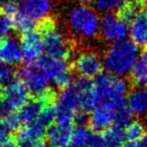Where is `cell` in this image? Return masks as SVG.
<instances>
[{"mask_svg":"<svg viewBox=\"0 0 147 147\" xmlns=\"http://www.w3.org/2000/svg\"><path fill=\"white\" fill-rule=\"evenodd\" d=\"M57 107L75 113L81 111L82 109V97L81 93L75 85H71L67 88L61 90L57 100Z\"/></svg>","mask_w":147,"mask_h":147,"instance_id":"e0dca14e","label":"cell"},{"mask_svg":"<svg viewBox=\"0 0 147 147\" xmlns=\"http://www.w3.org/2000/svg\"><path fill=\"white\" fill-rule=\"evenodd\" d=\"M22 61L20 43L12 37H4L0 40V61L7 65H16Z\"/></svg>","mask_w":147,"mask_h":147,"instance_id":"5bb4252c","label":"cell"},{"mask_svg":"<svg viewBox=\"0 0 147 147\" xmlns=\"http://www.w3.org/2000/svg\"><path fill=\"white\" fill-rule=\"evenodd\" d=\"M93 83L101 103L109 102L115 109L125 105L128 84L123 78L112 76L108 73H101Z\"/></svg>","mask_w":147,"mask_h":147,"instance_id":"3957f363","label":"cell"},{"mask_svg":"<svg viewBox=\"0 0 147 147\" xmlns=\"http://www.w3.org/2000/svg\"><path fill=\"white\" fill-rule=\"evenodd\" d=\"M19 8L20 6H19L18 0H6L2 4H0V11L10 18H12L18 12Z\"/></svg>","mask_w":147,"mask_h":147,"instance_id":"f546056e","label":"cell"},{"mask_svg":"<svg viewBox=\"0 0 147 147\" xmlns=\"http://www.w3.org/2000/svg\"><path fill=\"white\" fill-rule=\"evenodd\" d=\"M89 133L90 132L86 127H77L76 129H73L69 147H85Z\"/></svg>","mask_w":147,"mask_h":147,"instance_id":"83f0119b","label":"cell"},{"mask_svg":"<svg viewBox=\"0 0 147 147\" xmlns=\"http://www.w3.org/2000/svg\"><path fill=\"white\" fill-rule=\"evenodd\" d=\"M145 127L139 121H132L128 126L126 127L125 135L129 141H137L140 140L142 136L145 134Z\"/></svg>","mask_w":147,"mask_h":147,"instance_id":"4316f807","label":"cell"},{"mask_svg":"<svg viewBox=\"0 0 147 147\" xmlns=\"http://www.w3.org/2000/svg\"><path fill=\"white\" fill-rule=\"evenodd\" d=\"M85 147H106L103 135L99 132L89 133Z\"/></svg>","mask_w":147,"mask_h":147,"instance_id":"d6a6232c","label":"cell"},{"mask_svg":"<svg viewBox=\"0 0 147 147\" xmlns=\"http://www.w3.org/2000/svg\"><path fill=\"white\" fill-rule=\"evenodd\" d=\"M74 67L81 77L92 79L102 73L104 65L100 55L93 51L81 53L75 59Z\"/></svg>","mask_w":147,"mask_h":147,"instance_id":"ba28073f","label":"cell"},{"mask_svg":"<svg viewBox=\"0 0 147 147\" xmlns=\"http://www.w3.org/2000/svg\"><path fill=\"white\" fill-rule=\"evenodd\" d=\"M73 122H75L77 127H85L89 123V118L84 111H79L75 114Z\"/></svg>","mask_w":147,"mask_h":147,"instance_id":"836d02e7","label":"cell"},{"mask_svg":"<svg viewBox=\"0 0 147 147\" xmlns=\"http://www.w3.org/2000/svg\"><path fill=\"white\" fill-rule=\"evenodd\" d=\"M35 65L45 73L47 79L51 82L55 78L61 76V74L69 71V63H67V59H57V57H49V55L41 57L35 63Z\"/></svg>","mask_w":147,"mask_h":147,"instance_id":"2e32d148","label":"cell"},{"mask_svg":"<svg viewBox=\"0 0 147 147\" xmlns=\"http://www.w3.org/2000/svg\"><path fill=\"white\" fill-rule=\"evenodd\" d=\"M1 63H1V61H0V65H1Z\"/></svg>","mask_w":147,"mask_h":147,"instance_id":"7bdbcfd3","label":"cell"},{"mask_svg":"<svg viewBox=\"0 0 147 147\" xmlns=\"http://www.w3.org/2000/svg\"><path fill=\"white\" fill-rule=\"evenodd\" d=\"M12 23L15 30L23 34L25 32L33 30L36 22L33 19H31L28 15L25 14L23 11H21L20 8H19L18 12L12 17Z\"/></svg>","mask_w":147,"mask_h":147,"instance_id":"603a6c76","label":"cell"},{"mask_svg":"<svg viewBox=\"0 0 147 147\" xmlns=\"http://www.w3.org/2000/svg\"><path fill=\"white\" fill-rule=\"evenodd\" d=\"M45 128L38 123H32L23 126L16 133L15 145L17 147H32L37 141L42 140Z\"/></svg>","mask_w":147,"mask_h":147,"instance_id":"4fadbf2b","label":"cell"},{"mask_svg":"<svg viewBox=\"0 0 147 147\" xmlns=\"http://www.w3.org/2000/svg\"><path fill=\"white\" fill-rule=\"evenodd\" d=\"M73 133L71 125L53 124L47 130V145L51 147H69Z\"/></svg>","mask_w":147,"mask_h":147,"instance_id":"9a60e30c","label":"cell"},{"mask_svg":"<svg viewBox=\"0 0 147 147\" xmlns=\"http://www.w3.org/2000/svg\"><path fill=\"white\" fill-rule=\"evenodd\" d=\"M128 108L139 117H147V87L137 86L127 96Z\"/></svg>","mask_w":147,"mask_h":147,"instance_id":"ac0fdd59","label":"cell"},{"mask_svg":"<svg viewBox=\"0 0 147 147\" xmlns=\"http://www.w3.org/2000/svg\"><path fill=\"white\" fill-rule=\"evenodd\" d=\"M3 147H17V146L15 145L14 142H12L11 140H9L8 142H6L4 145H3Z\"/></svg>","mask_w":147,"mask_h":147,"instance_id":"f35d334b","label":"cell"},{"mask_svg":"<svg viewBox=\"0 0 147 147\" xmlns=\"http://www.w3.org/2000/svg\"><path fill=\"white\" fill-rule=\"evenodd\" d=\"M79 1L82 3H90V2H94L95 0H79Z\"/></svg>","mask_w":147,"mask_h":147,"instance_id":"ab89813d","label":"cell"},{"mask_svg":"<svg viewBox=\"0 0 147 147\" xmlns=\"http://www.w3.org/2000/svg\"><path fill=\"white\" fill-rule=\"evenodd\" d=\"M22 53V59L26 65H34L45 51L43 49L42 36L39 31L31 30L22 34L19 41Z\"/></svg>","mask_w":147,"mask_h":147,"instance_id":"52a82bcc","label":"cell"},{"mask_svg":"<svg viewBox=\"0 0 147 147\" xmlns=\"http://www.w3.org/2000/svg\"><path fill=\"white\" fill-rule=\"evenodd\" d=\"M133 121V113L130 111L128 107L124 106L115 109L114 114V123L116 126L121 128H126Z\"/></svg>","mask_w":147,"mask_h":147,"instance_id":"d4e9b609","label":"cell"},{"mask_svg":"<svg viewBox=\"0 0 147 147\" xmlns=\"http://www.w3.org/2000/svg\"><path fill=\"white\" fill-rule=\"evenodd\" d=\"M138 55L139 47L131 40L124 39L112 43L107 49L103 59V65L108 74L122 78L130 74Z\"/></svg>","mask_w":147,"mask_h":147,"instance_id":"6da1fadb","label":"cell"},{"mask_svg":"<svg viewBox=\"0 0 147 147\" xmlns=\"http://www.w3.org/2000/svg\"><path fill=\"white\" fill-rule=\"evenodd\" d=\"M0 147H3V144H0Z\"/></svg>","mask_w":147,"mask_h":147,"instance_id":"b9f144b4","label":"cell"},{"mask_svg":"<svg viewBox=\"0 0 147 147\" xmlns=\"http://www.w3.org/2000/svg\"><path fill=\"white\" fill-rule=\"evenodd\" d=\"M40 33L42 36L43 49L47 55L63 59L69 57L71 53L69 42L55 21L49 18L42 21Z\"/></svg>","mask_w":147,"mask_h":147,"instance_id":"277c9868","label":"cell"},{"mask_svg":"<svg viewBox=\"0 0 147 147\" xmlns=\"http://www.w3.org/2000/svg\"><path fill=\"white\" fill-rule=\"evenodd\" d=\"M143 7V4L140 2V0H132V1H127L122 8L119 9L118 16L121 20H123L127 25L139 14Z\"/></svg>","mask_w":147,"mask_h":147,"instance_id":"7402d4cb","label":"cell"},{"mask_svg":"<svg viewBox=\"0 0 147 147\" xmlns=\"http://www.w3.org/2000/svg\"><path fill=\"white\" fill-rule=\"evenodd\" d=\"M29 91L20 80H12L4 86L2 98L10 105L13 111L21 109L29 101Z\"/></svg>","mask_w":147,"mask_h":147,"instance_id":"9c48e42d","label":"cell"},{"mask_svg":"<svg viewBox=\"0 0 147 147\" xmlns=\"http://www.w3.org/2000/svg\"><path fill=\"white\" fill-rule=\"evenodd\" d=\"M9 140H10L9 139V131L5 128L3 123L0 121V144L4 145Z\"/></svg>","mask_w":147,"mask_h":147,"instance_id":"e575fe53","label":"cell"},{"mask_svg":"<svg viewBox=\"0 0 147 147\" xmlns=\"http://www.w3.org/2000/svg\"><path fill=\"white\" fill-rule=\"evenodd\" d=\"M99 32L108 42H118L126 39L128 35V25L113 12L105 13L100 18Z\"/></svg>","mask_w":147,"mask_h":147,"instance_id":"8992f818","label":"cell"},{"mask_svg":"<svg viewBox=\"0 0 147 147\" xmlns=\"http://www.w3.org/2000/svg\"><path fill=\"white\" fill-rule=\"evenodd\" d=\"M32 147H49V146H47V144L45 142V141H43V139H42V140L37 141V142L35 143Z\"/></svg>","mask_w":147,"mask_h":147,"instance_id":"74e56055","label":"cell"},{"mask_svg":"<svg viewBox=\"0 0 147 147\" xmlns=\"http://www.w3.org/2000/svg\"><path fill=\"white\" fill-rule=\"evenodd\" d=\"M122 147H141L137 141H129L127 143H124Z\"/></svg>","mask_w":147,"mask_h":147,"instance_id":"d590c367","label":"cell"},{"mask_svg":"<svg viewBox=\"0 0 147 147\" xmlns=\"http://www.w3.org/2000/svg\"><path fill=\"white\" fill-rule=\"evenodd\" d=\"M89 124L95 132L105 131L114 122L115 108L111 103L102 102L91 111Z\"/></svg>","mask_w":147,"mask_h":147,"instance_id":"30bf717a","label":"cell"},{"mask_svg":"<svg viewBox=\"0 0 147 147\" xmlns=\"http://www.w3.org/2000/svg\"><path fill=\"white\" fill-rule=\"evenodd\" d=\"M13 28L12 18L0 11V40L10 33Z\"/></svg>","mask_w":147,"mask_h":147,"instance_id":"4dcf8cb0","label":"cell"},{"mask_svg":"<svg viewBox=\"0 0 147 147\" xmlns=\"http://www.w3.org/2000/svg\"><path fill=\"white\" fill-rule=\"evenodd\" d=\"M128 25L130 40L138 47H147V9L143 8Z\"/></svg>","mask_w":147,"mask_h":147,"instance_id":"7c38bea8","label":"cell"},{"mask_svg":"<svg viewBox=\"0 0 147 147\" xmlns=\"http://www.w3.org/2000/svg\"><path fill=\"white\" fill-rule=\"evenodd\" d=\"M20 10L28 15L31 19L37 21H45L49 18L51 12V0H20Z\"/></svg>","mask_w":147,"mask_h":147,"instance_id":"8fae6325","label":"cell"},{"mask_svg":"<svg viewBox=\"0 0 147 147\" xmlns=\"http://www.w3.org/2000/svg\"><path fill=\"white\" fill-rule=\"evenodd\" d=\"M55 120V105L53 104V101H47L45 103L41 109L39 116L37 118L36 123L47 128L53 125V121Z\"/></svg>","mask_w":147,"mask_h":147,"instance_id":"cb8c5ba5","label":"cell"},{"mask_svg":"<svg viewBox=\"0 0 147 147\" xmlns=\"http://www.w3.org/2000/svg\"><path fill=\"white\" fill-rule=\"evenodd\" d=\"M128 0H95V5L99 11L104 13H112L118 11L125 5Z\"/></svg>","mask_w":147,"mask_h":147,"instance_id":"484cf974","label":"cell"},{"mask_svg":"<svg viewBox=\"0 0 147 147\" xmlns=\"http://www.w3.org/2000/svg\"><path fill=\"white\" fill-rule=\"evenodd\" d=\"M67 23L74 34L86 40L95 38L100 29V17L88 5L74 7L67 14Z\"/></svg>","mask_w":147,"mask_h":147,"instance_id":"7a4b0ae2","label":"cell"},{"mask_svg":"<svg viewBox=\"0 0 147 147\" xmlns=\"http://www.w3.org/2000/svg\"><path fill=\"white\" fill-rule=\"evenodd\" d=\"M19 80L23 83L29 93H32L35 98L55 99V94L49 90V82L42 71L36 65H27L18 71Z\"/></svg>","mask_w":147,"mask_h":147,"instance_id":"5b68a950","label":"cell"},{"mask_svg":"<svg viewBox=\"0 0 147 147\" xmlns=\"http://www.w3.org/2000/svg\"><path fill=\"white\" fill-rule=\"evenodd\" d=\"M2 123L8 131L19 130L23 125L20 116H19V113L17 112H13L11 114L7 115L6 117H4Z\"/></svg>","mask_w":147,"mask_h":147,"instance_id":"f1b7e54d","label":"cell"},{"mask_svg":"<svg viewBox=\"0 0 147 147\" xmlns=\"http://www.w3.org/2000/svg\"><path fill=\"white\" fill-rule=\"evenodd\" d=\"M130 74L135 85L139 87H147V49L139 53Z\"/></svg>","mask_w":147,"mask_h":147,"instance_id":"ffe728a7","label":"cell"},{"mask_svg":"<svg viewBox=\"0 0 147 147\" xmlns=\"http://www.w3.org/2000/svg\"><path fill=\"white\" fill-rule=\"evenodd\" d=\"M141 147H147V132H145V134L142 136V138L140 139V142H139Z\"/></svg>","mask_w":147,"mask_h":147,"instance_id":"8d00e7d4","label":"cell"},{"mask_svg":"<svg viewBox=\"0 0 147 147\" xmlns=\"http://www.w3.org/2000/svg\"><path fill=\"white\" fill-rule=\"evenodd\" d=\"M140 2L142 3L143 5H146L147 6V0H140Z\"/></svg>","mask_w":147,"mask_h":147,"instance_id":"60d3db41","label":"cell"},{"mask_svg":"<svg viewBox=\"0 0 147 147\" xmlns=\"http://www.w3.org/2000/svg\"><path fill=\"white\" fill-rule=\"evenodd\" d=\"M73 82H74V76L73 74L71 73V71H67L65 73L61 74V76H59L57 78H55L53 81V83L55 85V87L61 89V90L65 88H67L71 85H73Z\"/></svg>","mask_w":147,"mask_h":147,"instance_id":"1f68e13d","label":"cell"},{"mask_svg":"<svg viewBox=\"0 0 147 147\" xmlns=\"http://www.w3.org/2000/svg\"><path fill=\"white\" fill-rule=\"evenodd\" d=\"M106 147H122L126 140V135L123 128L118 126H111L103 134Z\"/></svg>","mask_w":147,"mask_h":147,"instance_id":"44dd1931","label":"cell"},{"mask_svg":"<svg viewBox=\"0 0 147 147\" xmlns=\"http://www.w3.org/2000/svg\"><path fill=\"white\" fill-rule=\"evenodd\" d=\"M55 99H40V98H35L31 101H28L22 108L20 109L19 116L21 118L23 125H28L35 123L37 121V118L39 116L41 109H42L43 105L47 101H53Z\"/></svg>","mask_w":147,"mask_h":147,"instance_id":"d6986e66","label":"cell"}]
</instances>
